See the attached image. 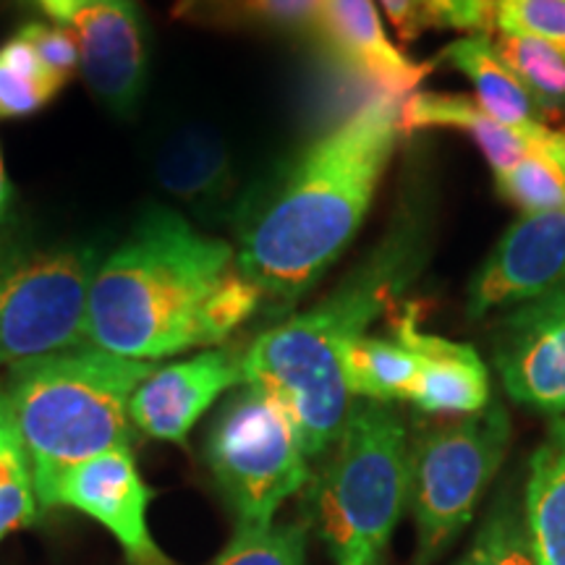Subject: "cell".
<instances>
[{"mask_svg":"<svg viewBox=\"0 0 565 565\" xmlns=\"http://www.w3.org/2000/svg\"><path fill=\"white\" fill-rule=\"evenodd\" d=\"M263 301L231 244L196 231L179 212L150 207L97 265L87 341L134 362H154L223 343Z\"/></svg>","mask_w":565,"mask_h":565,"instance_id":"cell-1","label":"cell"},{"mask_svg":"<svg viewBox=\"0 0 565 565\" xmlns=\"http://www.w3.org/2000/svg\"><path fill=\"white\" fill-rule=\"evenodd\" d=\"M401 103L377 92L359 105L303 150L244 223L236 259L263 299L291 307L353 242L404 137Z\"/></svg>","mask_w":565,"mask_h":565,"instance_id":"cell-2","label":"cell"},{"mask_svg":"<svg viewBox=\"0 0 565 565\" xmlns=\"http://www.w3.org/2000/svg\"><path fill=\"white\" fill-rule=\"evenodd\" d=\"M419 217L395 221L380 249L309 312L265 330L244 353V385L273 398L294 422L307 458L333 448L351 414L343 349L395 312L424 263Z\"/></svg>","mask_w":565,"mask_h":565,"instance_id":"cell-3","label":"cell"},{"mask_svg":"<svg viewBox=\"0 0 565 565\" xmlns=\"http://www.w3.org/2000/svg\"><path fill=\"white\" fill-rule=\"evenodd\" d=\"M152 370L95 345L11 366L6 395L42 508L68 469L131 445V395Z\"/></svg>","mask_w":565,"mask_h":565,"instance_id":"cell-4","label":"cell"},{"mask_svg":"<svg viewBox=\"0 0 565 565\" xmlns=\"http://www.w3.org/2000/svg\"><path fill=\"white\" fill-rule=\"evenodd\" d=\"M312 482V479H309ZM322 542L335 565H380L412 500L408 433L391 404L356 401L312 482Z\"/></svg>","mask_w":565,"mask_h":565,"instance_id":"cell-5","label":"cell"},{"mask_svg":"<svg viewBox=\"0 0 565 565\" xmlns=\"http://www.w3.org/2000/svg\"><path fill=\"white\" fill-rule=\"evenodd\" d=\"M511 443L505 408L490 406L469 416L424 424L408 437L416 563L429 565L469 524L482 492L503 463Z\"/></svg>","mask_w":565,"mask_h":565,"instance_id":"cell-6","label":"cell"},{"mask_svg":"<svg viewBox=\"0 0 565 565\" xmlns=\"http://www.w3.org/2000/svg\"><path fill=\"white\" fill-rule=\"evenodd\" d=\"M309 458L288 414L252 385H238L212 422L207 466L236 513V526L265 529L309 484Z\"/></svg>","mask_w":565,"mask_h":565,"instance_id":"cell-7","label":"cell"},{"mask_svg":"<svg viewBox=\"0 0 565 565\" xmlns=\"http://www.w3.org/2000/svg\"><path fill=\"white\" fill-rule=\"evenodd\" d=\"M97 265L89 249L0 257V366L89 345L87 307Z\"/></svg>","mask_w":565,"mask_h":565,"instance_id":"cell-8","label":"cell"},{"mask_svg":"<svg viewBox=\"0 0 565 565\" xmlns=\"http://www.w3.org/2000/svg\"><path fill=\"white\" fill-rule=\"evenodd\" d=\"M150 503L152 490L139 475L131 445H121L68 469L51 508H74L108 529L131 565H173L150 532Z\"/></svg>","mask_w":565,"mask_h":565,"instance_id":"cell-9","label":"cell"},{"mask_svg":"<svg viewBox=\"0 0 565 565\" xmlns=\"http://www.w3.org/2000/svg\"><path fill=\"white\" fill-rule=\"evenodd\" d=\"M494 362L515 404L565 414V280L505 317Z\"/></svg>","mask_w":565,"mask_h":565,"instance_id":"cell-10","label":"cell"},{"mask_svg":"<svg viewBox=\"0 0 565 565\" xmlns=\"http://www.w3.org/2000/svg\"><path fill=\"white\" fill-rule=\"evenodd\" d=\"M565 280V212H526L503 233L469 286V315L519 307Z\"/></svg>","mask_w":565,"mask_h":565,"instance_id":"cell-11","label":"cell"},{"mask_svg":"<svg viewBox=\"0 0 565 565\" xmlns=\"http://www.w3.org/2000/svg\"><path fill=\"white\" fill-rule=\"evenodd\" d=\"M238 385H244V353L202 351L186 362L154 366L134 391L129 416L152 440L181 445L207 408Z\"/></svg>","mask_w":565,"mask_h":565,"instance_id":"cell-12","label":"cell"},{"mask_svg":"<svg viewBox=\"0 0 565 565\" xmlns=\"http://www.w3.org/2000/svg\"><path fill=\"white\" fill-rule=\"evenodd\" d=\"M68 26L79 45V71L92 95L118 116H129L139 105L147 76L137 0H92Z\"/></svg>","mask_w":565,"mask_h":565,"instance_id":"cell-13","label":"cell"},{"mask_svg":"<svg viewBox=\"0 0 565 565\" xmlns=\"http://www.w3.org/2000/svg\"><path fill=\"white\" fill-rule=\"evenodd\" d=\"M393 335L419 359L408 395L416 408L433 416H469L490 406V374L479 353L469 343L419 330L416 303H404L401 315L395 309Z\"/></svg>","mask_w":565,"mask_h":565,"instance_id":"cell-14","label":"cell"},{"mask_svg":"<svg viewBox=\"0 0 565 565\" xmlns=\"http://www.w3.org/2000/svg\"><path fill=\"white\" fill-rule=\"evenodd\" d=\"M317 32L359 76L398 100L412 95L435 68V61L416 63L393 45L374 0H322Z\"/></svg>","mask_w":565,"mask_h":565,"instance_id":"cell-15","label":"cell"},{"mask_svg":"<svg viewBox=\"0 0 565 565\" xmlns=\"http://www.w3.org/2000/svg\"><path fill=\"white\" fill-rule=\"evenodd\" d=\"M158 183L196 215H217L231 202L236 173L228 145L207 126H186L162 145L154 160Z\"/></svg>","mask_w":565,"mask_h":565,"instance_id":"cell-16","label":"cell"},{"mask_svg":"<svg viewBox=\"0 0 565 565\" xmlns=\"http://www.w3.org/2000/svg\"><path fill=\"white\" fill-rule=\"evenodd\" d=\"M401 129L404 137L422 129H458L469 134L490 162L492 173L505 171L526 154L542 158L540 147L524 134L508 129L471 103L463 95H440V92H412L401 103Z\"/></svg>","mask_w":565,"mask_h":565,"instance_id":"cell-17","label":"cell"},{"mask_svg":"<svg viewBox=\"0 0 565 565\" xmlns=\"http://www.w3.org/2000/svg\"><path fill=\"white\" fill-rule=\"evenodd\" d=\"M526 532L536 565H565V414L529 461Z\"/></svg>","mask_w":565,"mask_h":565,"instance_id":"cell-18","label":"cell"},{"mask_svg":"<svg viewBox=\"0 0 565 565\" xmlns=\"http://www.w3.org/2000/svg\"><path fill=\"white\" fill-rule=\"evenodd\" d=\"M419 359L401 338L362 335L343 349V377L351 398L393 404L412 395Z\"/></svg>","mask_w":565,"mask_h":565,"instance_id":"cell-19","label":"cell"},{"mask_svg":"<svg viewBox=\"0 0 565 565\" xmlns=\"http://www.w3.org/2000/svg\"><path fill=\"white\" fill-rule=\"evenodd\" d=\"M322 0H181L175 13L223 30L309 32L317 30Z\"/></svg>","mask_w":565,"mask_h":565,"instance_id":"cell-20","label":"cell"},{"mask_svg":"<svg viewBox=\"0 0 565 565\" xmlns=\"http://www.w3.org/2000/svg\"><path fill=\"white\" fill-rule=\"evenodd\" d=\"M492 47L513 76L524 84L536 108L547 121H557L565 113V58L547 42L529 34L492 32Z\"/></svg>","mask_w":565,"mask_h":565,"instance_id":"cell-21","label":"cell"},{"mask_svg":"<svg viewBox=\"0 0 565 565\" xmlns=\"http://www.w3.org/2000/svg\"><path fill=\"white\" fill-rule=\"evenodd\" d=\"M66 87L42 63L24 34L0 45V118H26L45 108Z\"/></svg>","mask_w":565,"mask_h":565,"instance_id":"cell-22","label":"cell"},{"mask_svg":"<svg viewBox=\"0 0 565 565\" xmlns=\"http://www.w3.org/2000/svg\"><path fill=\"white\" fill-rule=\"evenodd\" d=\"M32 466L13 419L9 395L0 387V542L38 519Z\"/></svg>","mask_w":565,"mask_h":565,"instance_id":"cell-23","label":"cell"},{"mask_svg":"<svg viewBox=\"0 0 565 565\" xmlns=\"http://www.w3.org/2000/svg\"><path fill=\"white\" fill-rule=\"evenodd\" d=\"M207 565H307V526H236L228 547L217 557H212Z\"/></svg>","mask_w":565,"mask_h":565,"instance_id":"cell-24","label":"cell"},{"mask_svg":"<svg viewBox=\"0 0 565 565\" xmlns=\"http://www.w3.org/2000/svg\"><path fill=\"white\" fill-rule=\"evenodd\" d=\"M456 565H536L526 519L511 505H498Z\"/></svg>","mask_w":565,"mask_h":565,"instance_id":"cell-25","label":"cell"},{"mask_svg":"<svg viewBox=\"0 0 565 565\" xmlns=\"http://www.w3.org/2000/svg\"><path fill=\"white\" fill-rule=\"evenodd\" d=\"M494 32L529 34L565 58V0H498Z\"/></svg>","mask_w":565,"mask_h":565,"instance_id":"cell-26","label":"cell"},{"mask_svg":"<svg viewBox=\"0 0 565 565\" xmlns=\"http://www.w3.org/2000/svg\"><path fill=\"white\" fill-rule=\"evenodd\" d=\"M19 32L30 40V45L38 51L42 63H45L63 84L74 79L76 71H79V45H76L71 26L26 24L24 30Z\"/></svg>","mask_w":565,"mask_h":565,"instance_id":"cell-27","label":"cell"},{"mask_svg":"<svg viewBox=\"0 0 565 565\" xmlns=\"http://www.w3.org/2000/svg\"><path fill=\"white\" fill-rule=\"evenodd\" d=\"M387 21L404 42H414L440 24V0H380Z\"/></svg>","mask_w":565,"mask_h":565,"instance_id":"cell-28","label":"cell"},{"mask_svg":"<svg viewBox=\"0 0 565 565\" xmlns=\"http://www.w3.org/2000/svg\"><path fill=\"white\" fill-rule=\"evenodd\" d=\"M494 3L498 0H461V6L469 13L471 24L479 34H492L494 32Z\"/></svg>","mask_w":565,"mask_h":565,"instance_id":"cell-29","label":"cell"},{"mask_svg":"<svg viewBox=\"0 0 565 565\" xmlns=\"http://www.w3.org/2000/svg\"><path fill=\"white\" fill-rule=\"evenodd\" d=\"M92 0H38L42 11L51 17L55 24H71V19L79 13Z\"/></svg>","mask_w":565,"mask_h":565,"instance_id":"cell-30","label":"cell"},{"mask_svg":"<svg viewBox=\"0 0 565 565\" xmlns=\"http://www.w3.org/2000/svg\"><path fill=\"white\" fill-rule=\"evenodd\" d=\"M11 181H9V173H6V162H3V152H0V225H3L6 215H9V207H11Z\"/></svg>","mask_w":565,"mask_h":565,"instance_id":"cell-31","label":"cell"},{"mask_svg":"<svg viewBox=\"0 0 565 565\" xmlns=\"http://www.w3.org/2000/svg\"><path fill=\"white\" fill-rule=\"evenodd\" d=\"M380 565H383V563H380Z\"/></svg>","mask_w":565,"mask_h":565,"instance_id":"cell-32","label":"cell"}]
</instances>
